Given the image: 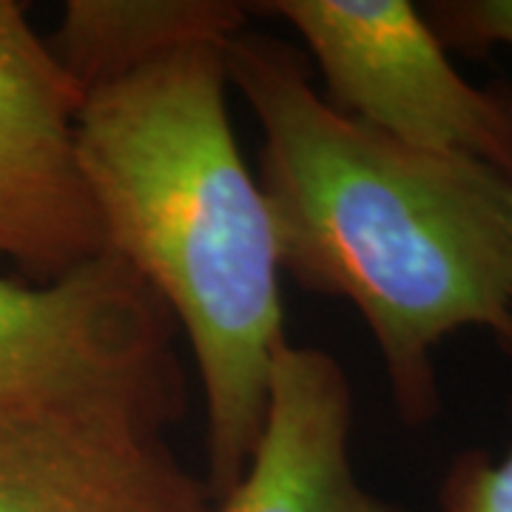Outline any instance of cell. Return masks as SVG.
<instances>
[{
  "instance_id": "ba28073f",
  "label": "cell",
  "mask_w": 512,
  "mask_h": 512,
  "mask_svg": "<svg viewBox=\"0 0 512 512\" xmlns=\"http://www.w3.org/2000/svg\"><path fill=\"white\" fill-rule=\"evenodd\" d=\"M245 15L228 0H72L49 49L86 97L188 46H228Z\"/></svg>"
},
{
  "instance_id": "277c9868",
  "label": "cell",
  "mask_w": 512,
  "mask_h": 512,
  "mask_svg": "<svg viewBox=\"0 0 512 512\" xmlns=\"http://www.w3.org/2000/svg\"><path fill=\"white\" fill-rule=\"evenodd\" d=\"M325 74L330 106L404 146L512 171V92L473 86L407 0H271Z\"/></svg>"
},
{
  "instance_id": "3957f363",
  "label": "cell",
  "mask_w": 512,
  "mask_h": 512,
  "mask_svg": "<svg viewBox=\"0 0 512 512\" xmlns=\"http://www.w3.org/2000/svg\"><path fill=\"white\" fill-rule=\"evenodd\" d=\"M183 413L177 325L120 256L55 282L0 274V439L72 421L165 433Z\"/></svg>"
},
{
  "instance_id": "5b68a950",
  "label": "cell",
  "mask_w": 512,
  "mask_h": 512,
  "mask_svg": "<svg viewBox=\"0 0 512 512\" xmlns=\"http://www.w3.org/2000/svg\"><path fill=\"white\" fill-rule=\"evenodd\" d=\"M83 94L26 6L0 0V265L55 282L106 254L74 157Z\"/></svg>"
},
{
  "instance_id": "8992f818",
  "label": "cell",
  "mask_w": 512,
  "mask_h": 512,
  "mask_svg": "<svg viewBox=\"0 0 512 512\" xmlns=\"http://www.w3.org/2000/svg\"><path fill=\"white\" fill-rule=\"evenodd\" d=\"M353 393L328 350H276L265 427L214 512H410L367 493L350 461Z\"/></svg>"
},
{
  "instance_id": "9c48e42d",
  "label": "cell",
  "mask_w": 512,
  "mask_h": 512,
  "mask_svg": "<svg viewBox=\"0 0 512 512\" xmlns=\"http://www.w3.org/2000/svg\"><path fill=\"white\" fill-rule=\"evenodd\" d=\"M441 512H512V444L504 458L464 450L439 490Z\"/></svg>"
},
{
  "instance_id": "7a4b0ae2",
  "label": "cell",
  "mask_w": 512,
  "mask_h": 512,
  "mask_svg": "<svg viewBox=\"0 0 512 512\" xmlns=\"http://www.w3.org/2000/svg\"><path fill=\"white\" fill-rule=\"evenodd\" d=\"M225 86V46H188L86 94L74 126L106 251L188 336L214 501L254 456L285 342L274 222L242 160Z\"/></svg>"
},
{
  "instance_id": "52a82bcc",
  "label": "cell",
  "mask_w": 512,
  "mask_h": 512,
  "mask_svg": "<svg viewBox=\"0 0 512 512\" xmlns=\"http://www.w3.org/2000/svg\"><path fill=\"white\" fill-rule=\"evenodd\" d=\"M0 512H214L163 430L72 421L0 439Z\"/></svg>"
},
{
  "instance_id": "6da1fadb",
  "label": "cell",
  "mask_w": 512,
  "mask_h": 512,
  "mask_svg": "<svg viewBox=\"0 0 512 512\" xmlns=\"http://www.w3.org/2000/svg\"><path fill=\"white\" fill-rule=\"evenodd\" d=\"M225 72L265 134L259 185L279 268L362 313L399 416L427 424L447 336L481 328L512 356L510 174L333 109L282 40L239 32Z\"/></svg>"
},
{
  "instance_id": "30bf717a",
  "label": "cell",
  "mask_w": 512,
  "mask_h": 512,
  "mask_svg": "<svg viewBox=\"0 0 512 512\" xmlns=\"http://www.w3.org/2000/svg\"><path fill=\"white\" fill-rule=\"evenodd\" d=\"M441 43L461 49H512V0H461L439 3L427 15ZM510 231H512V171H510Z\"/></svg>"
}]
</instances>
